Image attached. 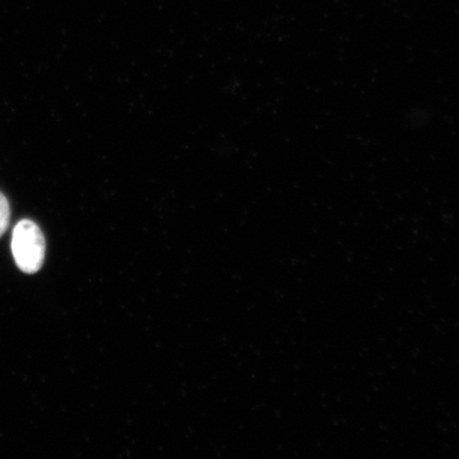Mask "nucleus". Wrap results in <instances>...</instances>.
Returning <instances> with one entry per match:
<instances>
[{"mask_svg":"<svg viewBox=\"0 0 459 459\" xmlns=\"http://www.w3.org/2000/svg\"><path fill=\"white\" fill-rule=\"evenodd\" d=\"M12 253L17 267L32 274L41 270L45 258V238L40 228L30 220L18 222L12 235Z\"/></svg>","mask_w":459,"mask_h":459,"instance_id":"obj_1","label":"nucleus"},{"mask_svg":"<svg viewBox=\"0 0 459 459\" xmlns=\"http://www.w3.org/2000/svg\"><path fill=\"white\" fill-rule=\"evenodd\" d=\"M9 220H11V207H9L8 199L0 193V238L7 231Z\"/></svg>","mask_w":459,"mask_h":459,"instance_id":"obj_2","label":"nucleus"}]
</instances>
